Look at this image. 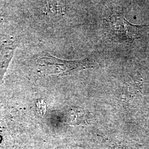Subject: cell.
<instances>
[{
  "label": "cell",
  "instance_id": "obj_2",
  "mask_svg": "<svg viewBox=\"0 0 149 149\" xmlns=\"http://www.w3.org/2000/svg\"><path fill=\"white\" fill-rule=\"evenodd\" d=\"M87 65V60L66 61L50 55L42 56L39 60V65L43 72L49 74L69 72L74 70L86 68Z\"/></svg>",
  "mask_w": 149,
  "mask_h": 149
},
{
  "label": "cell",
  "instance_id": "obj_1",
  "mask_svg": "<svg viewBox=\"0 0 149 149\" xmlns=\"http://www.w3.org/2000/svg\"><path fill=\"white\" fill-rule=\"evenodd\" d=\"M107 21L109 34L116 40L130 41L140 37V31L142 27L130 23L120 14L112 15Z\"/></svg>",
  "mask_w": 149,
  "mask_h": 149
}]
</instances>
